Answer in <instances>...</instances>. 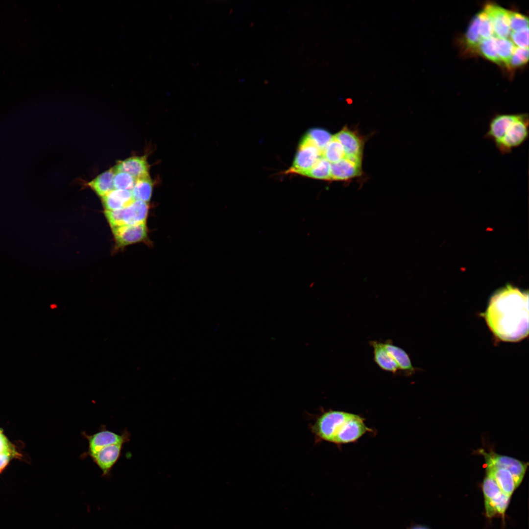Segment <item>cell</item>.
<instances>
[{"mask_svg": "<svg viewBox=\"0 0 529 529\" xmlns=\"http://www.w3.org/2000/svg\"><path fill=\"white\" fill-rule=\"evenodd\" d=\"M486 322L500 339L520 341L529 334V294L510 285L491 297L484 313Z\"/></svg>", "mask_w": 529, "mask_h": 529, "instance_id": "obj_1", "label": "cell"}, {"mask_svg": "<svg viewBox=\"0 0 529 529\" xmlns=\"http://www.w3.org/2000/svg\"><path fill=\"white\" fill-rule=\"evenodd\" d=\"M528 114H498L490 120L484 137L491 140L502 154L522 145L529 136Z\"/></svg>", "mask_w": 529, "mask_h": 529, "instance_id": "obj_2", "label": "cell"}, {"mask_svg": "<svg viewBox=\"0 0 529 529\" xmlns=\"http://www.w3.org/2000/svg\"><path fill=\"white\" fill-rule=\"evenodd\" d=\"M349 412L329 409L322 411L316 416L314 422L310 426L314 435L315 443L327 441L333 443L340 426L346 419Z\"/></svg>", "mask_w": 529, "mask_h": 529, "instance_id": "obj_3", "label": "cell"}, {"mask_svg": "<svg viewBox=\"0 0 529 529\" xmlns=\"http://www.w3.org/2000/svg\"><path fill=\"white\" fill-rule=\"evenodd\" d=\"M83 437L86 439L88 443V448L81 457L85 458L98 452L102 448L113 444H125L129 441L130 433L124 429L120 434H118L107 430L105 426H102L100 430L93 434H88L85 432L81 433Z\"/></svg>", "mask_w": 529, "mask_h": 529, "instance_id": "obj_4", "label": "cell"}, {"mask_svg": "<svg viewBox=\"0 0 529 529\" xmlns=\"http://www.w3.org/2000/svg\"><path fill=\"white\" fill-rule=\"evenodd\" d=\"M322 156V152L307 135L302 139L289 173L303 174L310 170Z\"/></svg>", "mask_w": 529, "mask_h": 529, "instance_id": "obj_5", "label": "cell"}, {"mask_svg": "<svg viewBox=\"0 0 529 529\" xmlns=\"http://www.w3.org/2000/svg\"><path fill=\"white\" fill-rule=\"evenodd\" d=\"M365 419L359 415L350 413L340 426L333 443L342 445L356 442L368 432H372L364 422Z\"/></svg>", "mask_w": 529, "mask_h": 529, "instance_id": "obj_6", "label": "cell"}, {"mask_svg": "<svg viewBox=\"0 0 529 529\" xmlns=\"http://www.w3.org/2000/svg\"><path fill=\"white\" fill-rule=\"evenodd\" d=\"M481 453L484 457L487 467L508 470L513 476L517 485H520L525 476L528 463L493 452L486 453L481 450Z\"/></svg>", "mask_w": 529, "mask_h": 529, "instance_id": "obj_7", "label": "cell"}, {"mask_svg": "<svg viewBox=\"0 0 529 529\" xmlns=\"http://www.w3.org/2000/svg\"><path fill=\"white\" fill-rule=\"evenodd\" d=\"M112 231L118 247H123L148 240V231L145 222L122 225L113 228Z\"/></svg>", "mask_w": 529, "mask_h": 529, "instance_id": "obj_8", "label": "cell"}, {"mask_svg": "<svg viewBox=\"0 0 529 529\" xmlns=\"http://www.w3.org/2000/svg\"><path fill=\"white\" fill-rule=\"evenodd\" d=\"M123 443L105 446L90 457L102 472V477L109 478L113 466L120 457Z\"/></svg>", "mask_w": 529, "mask_h": 529, "instance_id": "obj_9", "label": "cell"}, {"mask_svg": "<svg viewBox=\"0 0 529 529\" xmlns=\"http://www.w3.org/2000/svg\"><path fill=\"white\" fill-rule=\"evenodd\" d=\"M490 18L494 29V36L508 38L511 33L508 10L494 3H489L483 10Z\"/></svg>", "mask_w": 529, "mask_h": 529, "instance_id": "obj_10", "label": "cell"}, {"mask_svg": "<svg viewBox=\"0 0 529 529\" xmlns=\"http://www.w3.org/2000/svg\"><path fill=\"white\" fill-rule=\"evenodd\" d=\"M361 160L344 156L337 162L331 163V180H347L360 176Z\"/></svg>", "mask_w": 529, "mask_h": 529, "instance_id": "obj_11", "label": "cell"}, {"mask_svg": "<svg viewBox=\"0 0 529 529\" xmlns=\"http://www.w3.org/2000/svg\"><path fill=\"white\" fill-rule=\"evenodd\" d=\"M334 137L342 145L345 156L361 159L363 144L357 133L344 127Z\"/></svg>", "mask_w": 529, "mask_h": 529, "instance_id": "obj_12", "label": "cell"}, {"mask_svg": "<svg viewBox=\"0 0 529 529\" xmlns=\"http://www.w3.org/2000/svg\"><path fill=\"white\" fill-rule=\"evenodd\" d=\"M113 168L115 171L126 172L135 179L149 176V166L145 155L119 161Z\"/></svg>", "mask_w": 529, "mask_h": 529, "instance_id": "obj_13", "label": "cell"}, {"mask_svg": "<svg viewBox=\"0 0 529 529\" xmlns=\"http://www.w3.org/2000/svg\"><path fill=\"white\" fill-rule=\"evenodd\" d=\"M149 212L148 203L134 200L123 209L124 225L145 223Z\"/></svg>", "mask_w": 529, "mask_h": 529, "instance_id": "obj_14", "label": "cell"}, {"mask_svg": "<svg viewBox=\"0 0 529 529\" xmlns=\"http://www.w3.org/2000/svg\"><path fill=\"white\" fill-rule=\"evenodd\" d=\"M370 344L373 348V360L376 364L382 370L396 374L399 371V367L386 350L384 342L378 340H372Z\"/></svg>", "mask_w": 529, "mask_h": 529, "instance_id": "obj_15", "label": "cell"}, {"mask_svg": "<svg viewBox=\"0 0 529 529\" xmlns=\"http://www.w3.org/2000/svg\"><path fill=\"white\" fill-rule=\"evenodd\" d=\"M384 346L397 363L399 370L407 376L411 375L415 371L408 353L403 348L394 344L391 340H386L384 342Z\"/></svg>", "mask_w": 529, "mask_h": 529, "instance_id": "obj_16", "label": "cell"}, {"mask_svg": "<svg viewBox=\"0 0 529 529\" xmlns=\"http://www.w3.org/2000/svg\"><path fill=\"white\" fill-rule=\"evenodd\" d=\"M131 191L114 189L102 197V202L105 210L123 209L134 201Z\"/></svg>", "mask_w": 529, "mask_h": 529, "instance_id": "obj_17", "label": "cell"}, {"mask_svg": "<svg viewBox=\"0 0 529 529\" xmlns=\"http://www.w3.org/2000/svg\"><path fill=\"white\" fill-rule=\"evenodd\" d=\"M486 472L494 479L501 491L510 496L518 486L512 475L506 469L486 466Z\"/></svg>", "mask_w": 529, "mask_h": 529, "instance_id": "obj_18", "label": "cell"}, {"mask_svg": "<svg viewBox=\"0 0 529 529\" xmlns=\"http://www.w3.org/2000/svg\"><path fill=\"white\" fill-rule=\"evenodd\" d=\"M115 170L111 168L100 174L88 183V185L101 197L114 190Z\"/></svg>", "mask_w": 529, "mask_h": 529, "instance_id": "obj_19", "label": "cell"}, {"mask_svg": "<svg viewBox=\"0 0 529 529\" xmlns=\"http://www.w3.org/2000/svg\"><path fill=\"white\" fill-rule=\"evenodd\" d=\"M153 187V183L150 176L136 179L131 190L134 200L148 203L152 196Z\"/></svg>", "mask_w": 529, "mask_h": 529, "instance_id": "obj_20", "label": "cell"}, {"mask_svg": "<svg viewBox=\"0 0 529 529\" xmlns=\"http://www.w3.org/2000/svg\"><path fill=\"white\" fill-rule=\"evenodd\" d=\"M510 496L501 492L496 497L485 501L486 515L492 517L499 514H504L509 502Z\"/></svg>", "mask_w": 529, "mask_h": 529, "instance_id": "obj_21", "label": "cell"}, {"mask_svg": "<svg viewBox=\"0 0 529 529\" xmlns=\"http://www.w3.org/2000/svg\"><path fill=\"white\" fill-rule=\"evenodd\" d=\"M331 163L322 156L303 175L314 179L331 180Z\"/></svg>", "mask_w": 529, "mask_h": 529, "instance_id": "obj_22", "label": "cell"}, {"mask_svg": "<svg viewBox=\"0 0 529 529\" xmlns=\"http://www.w3.org/2000/svg\"><path fill=\"white\" fill-rule=\"evenodd\" d=\"M345 156L343 148L333 136L322 152V157L331 163L339 161Z\"/></svg>", "mask_w": 529, "mask_h": 529, "instance_id": "obj_23", "label": "cell"}, {"mask_svg": "<svg viewBox=\"0 0 529 529\" xmlns=\"http://www.w3.org/2000/svg\"><path fill=\"white\" fill-rule=\"evenodd\" d=\"M495 46L502 63L508 66L516 46L508 38H499L496 37Z\"/></svg>", "mask_w": 529, "mask_h": 529, "instance_id": "obj_24", "label": "cell"}, {"mask_svg": "<svg viewBox=\"0 0 529 529\" xmlns=\"http://www.w3.org/2000/svg\"><path fill=\"white\" fill-rule=\"evenodd\" d=\"M15 455L16 451L14 446L0 430V472Z\"/></svg>", "mask_w": 529, "mask_h": 529, "instance_id": "obj_25", "label": "cell"}, {"mask_svg": "<svg viewBox=\"0 0 529 529\" xmlns=\"http://www.w3.org/2000/svg\"><path fill=\"white\" fill-rule=\"evenodd\" d=\"M466 45L470 48L478 47L481 39L480 34L479 18L476 15L471 20L467 30L465 37Z\"/></svg>", "mask_w": 529, "mask_h": 529, "instance_id": "obj_26", "label": "cell"}, {"mask_svg": "<svg viewBox=\"0 0 529 529\" xmlns=\"http://www.w3.org/2000/svg\"><path fill=\"white\" fill-rule=\"evenodd\" d=\"M478 48L481 54L487 59L498 64L502 63L496 50L495 36L481 40Z\"/></svg>", "mask_w": 529, "mask_h": 529, "instance_id": "obj_27", "label": "cell"}, {"mask_svg": "<svg viewBox=\"0 0 529 529\" xmlns=\"http://www.w3.org/2000/svg\"><path fill=\"white\" fill-rule=\"evenodd\" d=\"M306 135L322 152L332 138V136L328 131L317 128L310 130Z\"/></svg>", "mask_w": 529, "mask_h": 529, "instance_id": "obj_28", "label": "cell"}, {"mask_svg": "<svg viewBox=\"0 0 529 529\" xmlns=\"http://www.w3.org/2000/svg\"><path fill=\"white\" fill-rule=\"evenodd\" d=\"M135 180V178L126 172L115 171L113 178L114 189L131 191Z\"/></svg>", "mask_w": 529, "mask_h": 529, "instance_id": "obj_29", "label": "cell"}, {"mask_svg": "<svg viewBox=\"0 0 529 529\" xmlns=\"http://www.w3.org/2000/svg\"><path fill=\"white\" fill-rule=\"evenodd\" d=\"M482 490L485 501L496 497L502 492L494 479L487 474L483 481Z\"/></svg>", "mask_w": 529, "mask_h": 529, "instance_id": "obj_30", "label": "cell"}, {"mask_svg": "<svg viewBox=\"0 0 529 529\" xmlns=\"http://www.w3.org/2000/svg\"><path fill=\"white\" fill-rule=\"evenodd\" d=\"M479 18L480 34L481 40L494 36L492 22L484 10L478 13Z\"/></svg>", "mask_w": 529, "mask_h": 529, "instance_id": "obj_31", "label": "cell"}, {"mask_svg": "<svg viewBox=\"0 0 529 529\" xmlns=\"http://www.w3.org/2000/svg\"><path fill=\"white\" fill-rule=\"evenodd\" d=\"M508 17L511 31L529 27L528 17L517 12L508 10Z\"/></svg>", "mask_w": 529, "mask_h": 529, "instance_id": "obj_32", "label": "cell"}, {"mask_svg": "<svg viewBox=\"0 0 529 529\" xmlns=\"http://www.w3.org/2000/svg\"><path fill=\"white\" fill-rule=\"evenodd\" d=\"M529 60V48L516 47L507 66L517 67L526 63Z\"/></svg>", "mask_w": 529, "mask_h": 529, "instance_id": "obj_33", "label": "cell"}, {"mask_svg": "<svg viewBox=\"0 0 529 529\" xmlns=\"http://www.w3.org/2000/svg\"><path fill=\"white\" fill-rule=\"evenodd\" d=\"M510 36L511 41L517 47L529 48V27L511 31Z\"/></svg>", "mask_w": 529, "mask_h": 529, "instance_id": "obj_34", "label": "cell"}, {"mask_svg": "<svg viewBox=\"0 0 529 529\" xmlns=\"http://www.w3.org/2000/svg\"><path fill=\"white\" fill-rule=\"evenodd\" d=\"M123 209L116 210H105V216L112 229L124 225L123 222Z\"/></svg>", "mask_w": 529, "mask_h": 529, "instance_id": "obj_35", "label": "cell"}, {"mask_svg": "<svg viewBox=\"0 0 529 529\" xmlns=\"http://www.w3.org/2000/svg\"><path fill=\"white\" fill-rule=\"evenodd\" d=\"M409 529H427L424 527L417 526H414L413 527H411V528H410Z\"/></svg>", "mask_w": 529, "mask_h": 529, "instance_id": "obj_36", "label": "cell"}]
</instances>
